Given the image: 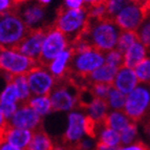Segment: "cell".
Returning a JSON list of instances; mask_svg holds the SVG:
<instances>
[{"mask_svg": "<svg viewBox=\"0 0 150 150\" xmlns=\"http://www.w3.org/2000/svg\"><path fill=\"white\" fill-rule=\"evenodd\" d=\"M120 34L121 30L113 19H89L87 26L80 38L89 46L106 54L117 47Z\"/></svg>", "mask_w": 150, "mask_h": 150, "instance_id": "obj_1", "label": "cell"}, {"mask_svg": "<svg viewBox=\"0 0 150 150\" xmlns=\"http://www.w3.org/2000/svg\"><path fill=\"white\" fill-rule=\"evenodd\" d=\"M88 13L87 8H67L61 6L58 8L53 25L64 34L71 43L80 38L87 26Z\"/></svg>", "mask_w": 150, "mask_h": 150, "instance_id": "obj_2", "label": "cell"}, {"mask_svg": "<svg viewBox=\"0 0 150 150\" xmlns=\"http://www.w3.org/2000/svg\"><path fill=\"white\" fill-rule=\"evenodd\" d=\"M104 63L105 54L93 47H88L80 52H73L67 78L77 84L82 83L87 80L90 74Z\"/></svg>", "mask_w": 150, "mask_h": 150, "instance_id": "obj_3", "label": "cell"}, {"mask_svg": "<svg viewBox=\"0 0 150 150\" xmlns=\"http://www.w3.org/2000/svg\"><path fill=\"white\" fill-rule=\"evenodd\" d=\"M97 124L89 119L82 109H75L67 115L66 129L63 133L62 145L73 149L84 137L96 139Z\"/></svg>", "mask_w": 150, "mask_h": 150, "instance_id": "obj_4", "label": "cell"}, {"mask_svg": "<svg viewBox=\"0 0 150 150\" xmlns=\"http://www.w3.org/2000/svg\"><path fill=\"white\" fill-rule=\"evenodd\" d=\"M84 88L76 85L69 78L57 81L55 88L50 93V99L55 112H70L79 109L80 93Z\"/></svg>", "mask_w": 150, "mask_h": 150, "instance_id": "obj_5", "label": "cell"}, {"mask_svg": "<svg viewBox=\"0 0 150 150\" xmlns=\"http://www.w3.org/2000/svg\"><path fill=\"white\" fill-rule=\"evenodd\" d=\"M28 32L15 10L0 15V48H17Z\"/></svg>", "mask_w": 150, "mask_h": 150, "instance_id": "obj_6", "label": "cell"}, {"mask_svg": "<svg viewBox=\"0 0 150 150\" xmlns=\"http://www.w3.org/2000/svg\"><path fill=\"white\" fill-rule=\"evenodd\" d=\"M124 112L134 123L150 115V90L145 84L138 85L126 96Z\"/></svg>", "mask_w": 150, "mask_h": 150, "instance_id": "obj_7", "label": "cell"}, {"mask_svg": "<svg viewBox=\"0 0 150 150\" xmlns=\"http://www.w3.org/2000/svg\"><path fill=\"white\" fill-rule=\"evenodd\" d=\"M38 63L17 48H0V70L12 77L28 75Z\"/></svg>", "mask_w": 150, "mask_h": 150, "instance_id": "obj_8", "label": "cell"}, {"mask_svg": "<svg viewBox=\"0 0 150 150\" xmlns=\"http://www.w3.org/2000/svg\"><path fill=\"white\" fill-rule=\"evenodd\" d=\"M70 47V41L61 30L56 28L53 24L48 26L45 32V37L43 40L42 50L38 64L46 65L54 60L64 50Z\"/></svg>", "mask_w": 150, "mask_h": 150, "instance_id": "obj_9", "label": "cell"}, {"mask_svg": "<svg viewBox=\"0 0 150 150\" xmlns=\"http://www.w3.org/2000/svg\"><path fill=\"white\" fill-rule=\"evenodd\" d=\"M15 12L17 13L21 20L30 30L46 28L53 24H48L47 11L46 6L37 2L36 0H30L23 4L16 5Z\"/></svg>", "mask_w": 150, "mask_h": 150, "instance_id": "obj_10", "label": "cell"}, {"mask_svg": "<svg viewBox=\"0 0 150 150\" xmlns=\"http://www.w3.org/2000/svg\"><path fill=\"white\" fill-rule=\"evenodd\" d=\"M33 96H50L57 84V80L44 65L38 64L26 75Z\"/></svg>", "mask_w": 150, "mask_h": 150, "instance_id": "obj_11", "label": "cell"}, {"mask_svg": "<svg viewBox=\"0 0 150 150\" xmlns=\"http://www.w3.org/2000/svg\"><path fill=\"white\" fill-rule=\"evenodd\" d=\"M144 18V8L142 2L128 3L115 17V22L121 30L135 32Z\"/></svg>", "mask_w": 150, "mask_h": 150, "instance_id": "obj_12", "label": "cell"}, {"mask_svg": "<svg viewBox=\"0 0 150 150\" xmlns=\"http://www.w3.org/2000/svg\"><path fill=\"white\" fill-rule=\"evenodd\" d=\"M8 125L12 127L35 131L42 127V117L38 115L26 103H24L20 104L15 115L8 120Z\"/></svg>", "mask_w": 150, "mask_h": 150, "instance_id": "obj_13", "label": "cell"}, {"mask_svg": "<svg viewBox=\"0 0 150 150\" xmlns=\"http://www.w3.org/2000/svg\"><path fill=\"white\" fill-rule=\"evenodd\" d=\"M46 28L30 30L28 35L24 37V39L21 41L20 44L18 45L17 50L23 55L28 56V58L39 63Z\"/></svg>", "mask_w": 150, "mask_h": 150, "instance_id": "obj_14", "label": "cell"}, {"mask_svg": "<svg viewBox=\"0 0 150 150\" xmlns=\"http://www.w3.org/2000/svg\"><path fill=\"white\" fill-rule=\"evenodd\" d=\"M138 85L139 80L133 68L126 67V66H122L119 68L112 82L113 88L120 90L121 93L127 96Z\"/></svg>", "mask_w": 150, "mask_h": 150, "instance_id": "obj_15", "label": "cell"}, {"mask_svg": "<svg viewBox=\"0 0 150 150\" xmlns=\"http://www.w3.org/2000/svg\"><path fill=\"white\" fill-rule=\"evenodd\" d=\"M71 58H73V50L69 47L59 56H57L54 60H52L46 65L48 71L53 75V77L57 81L63 80L67 77Z\"/></svg>", "mask_w": 150, "mask_h": 150, "instance_id": "obj_16", "label": "cell"}, {"mask_svg": "<svg viewBox=\"0 0 150 150\" xmlns=\"http://www.w3.org/2000/svg\"><path fill=\"white\" fill-rule=\"evenodd\" d=\"M33 134H34V131H32V130L12 127L8 125L2 132L0 139L6 141L8 143L18 148L26 149V147L32 141Z\"/></svg>", "mask_w": 150, "mask_h": 150, "instance_id": "obj_17", "label": "cell"}, {"mask_svg": "<svg viewBox=\"0 0 150 150\" xmlns=\"http://www.w3.org/2000/svg\"><path fill=\"white\" fill-rule=\"evenodd\" d=\"M81 109L85 112L88 118L97 123L98 125L103 124L106 115L109 112V107H108L106 100L99 99V98H93L91 101Z\"/></svg>", "mask_w": 150, "mask_h": 150, "instance_id": "obj_18", "label": "cell"}, {"mask_svg": "<svg viewBox=\"0 0 150 150\" xmlns=\"http://www.w3.org/2000/svg\"><path fill=\"white\" fill-rule=\"evenodd\" d=\"M118 67H115L112 65L104 63L102 66L97 68L95 71H93L87 77L88 85L95 84V83H102V84L112 85L113 79H115L117 73H118Z\"/></svg>", "mask_w": 150, "mask_h": 150, "instance_id": "obj_19", "label": "cell"}, {"mask_svg": "<svg viewBox=\"0 0 150 150\" xmlns=\"http://www.w3.org/2000/svg\"><path fill=\"white\" fill-rule=\"evenodd\" d=\"M147 53L148 52L147 48L145 47V45L141 43L140 41H137L123 54L124 55V64H123V66L134 69V67L139 63H141L144 59H146Z\"/></svg>", "mask_w": 150, "mask_h": 150, "instance_id": "obj_20", "label": "cell"}, {"mask_svg": "<svg viewBox=\"0 0 150 150\" xmlns=\"http://www.w3.org/2000/svg\"><path fill=\"white\" fill-rule=\"evenodd\" d=\"M141 2L144 8V18L135 33L139 41L145 45L147 52L150 54V2L146 0H141Z\"/></svg>", "mask_w": 150, "mask_h": 150, "instance_id": "obj_21", "label": "cell"}, {"mask_svg": "<svg viewBox=\"0 0 150 150\" xmlns=\"http://www.w3.org/2000/svg\"><path fill=\"white\" fill-rule=\"evenodd\" d=\"M132 121L127 117L124 110H111L106 115L103 124L111 129L121 132L124 130Z\"/></svg>", "mask_w": 150, "mask_h": 150, "instance_id": "obj_22", "label": "cell"}, {"mask_svg": "<svg viewBox=\"0 0 150 150\" xmlns=\"http://www.w3.org/2000/svg\"><path fill=\"white\" fill-rule=\"evenodd\" d=\"M97 143L108 147L118 148L121 145V135L120 132L107 127L104 124L99 125L97 133Z\"/></svg>", "mask_w": 150, "mask_h": 150, "instance_id": "obj_23", "label": "cell"}, {"mask_svg": "<svg viewBox=\"0 0 150 150\" xmlns=\"http://www.w3.org/2000/svg\"><path fill=\"white\" fill-rule=\"evenodd\" d=\"M54 142L42 127L34 131L33 138L25 150H53Z\"/></svg>", "mask_w": 150, "mask_h": 150, "instance_id": "obj_24", "label": "cell"}, {"mask_svg": "<svg viewBox=\"0 0 150 150\" xmlns=\"http://www.w3.org/2000/svg\"><path fill=\"white\" fill-rule=\"evenodd\" d=\"M26 104L42 118L53 112V106L50 96H32Z\"/></svg>", "mask_w": 150, "mask_h": 150, "instance_id": "obj_25", "label": "cell"}, {"mask_svg": "<svg viewBox=\"0 0 150 150\" xmlns=\"http://www.w3.org/2000/svg\"><path fill=\"white\" fill-rule=\"evenodd\" d=\"M12 82L14 83V85L16 86L19 93V98H20V103L24 104L26 103L30 98L32 97V93H30V86H28V78L26 75H21V76H15L13 77Z\"/></svg>", "mask_w": 150, "mask_h": 150, "instance_id": "obj_26", "label": "cell"}, {"mask_svg": "<svg viewBox=\"0 0 150 150\" xmlns=\"http://www.w3.org/2000/svg\"><path fill=\"white\" fill-rule=\"evenodd\" d=\"M106 102L111 110H124L126 102V95L121 93L120 90L115 89L111 87L107 98H106Z\"/></svg>", "mask_w": 150, "mask_h": 150, "instance_id": "obj_27", "label": "cell"}, {"mask_svg": "<svg viewBox=\"0 0 150 150\" xmlns=\"http://www.w3.org/2000/svg\"><path fill=\"white\" fill-rule=\"evenodd\" d=\"M0 103H16V104H21L18 90L12 81L8 83H5L4 87L0 91Z\"/></svg>", "mask_w": 150, "mask_h": 150, "instance_id": "obj_28", "label": "cell"}, {"mask_svg": "<svg viewBox=\"0 0 150 150\" xmlns=\"http://www.w3.org/2000/svg\"><path fill=\"white\" fill-rule=\"evenodd\" d=\"M137 41H139V39L135 32H132V30H121L118 44H117V47L115 48L120 50L121 53L124 54Z\"/></svg>", "mask_w": 150, "mask_h": 150, "instance_id": "obj_29", "label": "cell"}, {"mask_svg": "<svg viewBox=\"0 0 150 150\" xmlns=\"http://www.w3.org/2000/svg\"><path fill=\"white\" fill-rule=\"evenodd\" d=\"M135 75L138 77L139 83L142 84H150V58H146L139 63L134 67Z\"/></svg>", "mask_w": 150, "mask_h": 150, "instance_id": "obj_30", "label": "cell"}, {"mask_svg": "<svg viewBox=\"0 0 150 150\" xmlns=\"http://www.w3.org/2000/svg\"><path fill=\"white\" fill-rule=\"evenodd\" d=\"M121 135V144L123 145H130L135 141L138 137V126L137 123L131 122L127 127L120 132Z\"/></svg>", "mask_w": 150, "mask_h": 150, "instance_id": "obj_31", "label": "cell"}, {"mask_svg": "<svg viewBox=\"0 0 150 150\" xmlns=\"http://www.w3.org/2000/svg\"><path fill=\"white\" fill-rule=\"evenodd\" d=\"M107 8V15L110 19H115V17L128 4L126 0H107L105 2Z\"/></svg>", "mask_w": 150, "mask_h": 150, "instance_id": "obj_32", "label": "cell"}, {"mask_svg": "<svg viewBox=\"0 0 150 150\" xmlns=\"http://www.w3.org/2000/svg\"><path fill=\"white\" fill-rule=\"evenodd\" d=\"M112 85L109 84H102V83H95V84H90L88 86L90 93L93 95V98H99V99H104L106 100L110 89Z\"/></svg>", "mask_w": 150, "mask_h": 150, "instance_id": "obj_33", "label": "cell"}, {"mask_svg": "<svg viewBox=\"0 0 150 150\" xmlns=\"http://www.w3.org/2000/svg\"><path fill=\"white\" fill-rule=\"evenodd\" d=\"M105 63L118 68L122 67L123 64H124V55H123V53H121L120 50L115 48V50H110V52L105 54Z\"/></svg>", "mask_w": 150, "mask_h": 150, "instance_id": "obj_34", "label": "cell"}, {"mask_svg": "<svg viewBox=\"0 0 150 150\" xmlns=\"http://www.w3.org/2000/svg\"><path fill=\"white\" fill-rule=\"evenodd\" d=\"M19 106L20 104H16V103H0V109L8 121L15 115Z\"/></svg>", "mask_w": 150, "mask_h": 150, "instance_id": "obj_35", "label": "cell"}, {"mask_svg": "<svg viewBox=\"0 0 150 150\" xmlns=\"http://www.w3.org/2000/svg\"><path fill=\"white\" fill-rule=\"evenodd\" d=\"M118 150H150V148L148 145H146L145 143L138 141V142H134L132 144H130V145L119 147Z\"/></svg>", "mask_w": 150, "mask_h": 150, "instance_id": "obj_36", "label": "cell"}, {"mask_svg": "<svg viewBox=\"0 0 150 150\" xmlns=\"http://www.w3.org/2000/svg\"><path fill=\"white\" fill-rule=\"evenodd\" d=\"M16 8L13 0H0V15H3L5 13L12 12Z\"/></svg>", "mask_w": 150, "mask_h": 150, "instance_id": "obj_37", "label": "cell"}, {"mask_svg": "<svg viewBox=\"0 0 150 150\" xmlns=\"http://www.w3.org/2000/svg\"><path fill=\"white\" fill-rule=\"evenodd\" d=\"M65 8H82L85 6L84 0H64Z\"/></svg>", "mask_w": 150, "mask_h": 150, "instance_id": "obj_38", "label": "cell"}, {"mask_svg": "<svg viewBox=\"0 0 150 150\" xmlns=\"http://www.w3.org/2000/svg\"><path fill=\"white\" fill-rule=\"evenodd\" d=\"M0 150H24L21 148H18L16 146L12 145L10 143H8L6 141L0 139Z\"/></svg>", "mask_w": 150, "mask_h": 150, "instance_id": "obj_39", "label": "cell"}, {"mask_svg": "<svg viewBox=\"0 0 150 150\" xmlns=\"http://www.w3.org/2000/svg\"><path fill=\"white\" fill-rule=\"evenodd\" d=\"M8 126V121L6 120V118H5L4 115H3L2 111H1V109H0V138H1V134H2V132L5 130V128Z\"/></svg>", "mask_w": 150, "mask_h": 150, "instance_id": "obj_40", "label": "cell"}, {"mask_svg": "<svg viewBox=\"0 0 150 150\" xmlns=\"http://www.w3.org/2000/svg\"><path fill=\"white\" fill-rule=\"evenodd\" d=\"M106 1L107 0H84V3H85V8H88V6H93V5L105 3Z\"/></svg>", "mask_w": 150, "mask_h": 150, "instance_id": "obj_41", "label": "cell"}, {"mask_svg": "<svg viewBox=\"0 0 150 150\" xmlns=\"http://www.w3.org/2000/svg\"><path fill=\"white\" fill-rule=\"evenodd\" d=\"M30 0H13V2L15 3V5H20V4H23L25 2H28Z\"/></svg>", "mask_w": 150, "mask_h": 150, "instance_id": "obj_42", "label": "cell"}, {"mask_svg": "<svg viewBox=\"0 0 150 150\" xmlns=\"http://www.w3.org/2000/svg\"><path fill=\"white\" fill-rule=\"evenodd\" d=\"M36 1H37V2H39V3H41V4L45 5V6H46V5H48V4H50V3L52 2V1H53V0H36Z\"/></svg>", "mask_w": 150, "mask_h": 150, "instance_id": "obj_43", "label": "cell"}, {"mask_svg": "<svg viewBox=\"0 0 150 150\" xmlns=\"http://www.w3.org/2000/svg\"><path fill=\"white\" fill-rule=\"evenodd\" d=\"M126 1H130V2H140L141 0H126Z\"/></svg>", "mask_w": 150, "mask_h": 150, "instance_id": "obj_44", "label": "cell"}, {"mask_svg": "<svg viewBox=\"0 0 150 150\" xmlns=\"http://www.w3.org/2000/svg\"><path fill=\"white\" fill-rule=\"evenodd\" d=\"M67 150H81V149H78V148H73V149H67Z\"/></svg>", "mask_w": 150, "mask_h": 150, "instance_id": "obj_45", "label": "cell"}, {"mask_svg": "<svg viewBox=\"0 0 150 150\" xmlns=\"http://www.w3.org/2000/svg\"><path fill=\"white\" fill-rule=\"evenodd\" d=\"M149 90H150V85H149Z\"/></svg>", "mask_w": 150, "mask_h": 150, "instance_id": "obj_46", "label": "cell"}]
</instances>
